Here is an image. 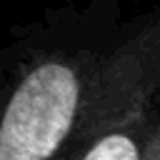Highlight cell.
I'll use <instances>...</instances> for the list:
<instances>
[{
  "mask_svg": "<svg viewBox=\"0 0 160 160\" xmlns=\"http://www.w3.org/2000/svg\"><path fill=\"white\" fill-rule=\"evenodd\" d=\"M122 25L115 0H92L10 30L15 72L0 112V160H65Z\"/></svg>",
  "mask_w": 160,
  "mask_h": 160,
  "instance_id": "cell-1",
  "label": "cell"
},
{
  "mask_svg": "<svg viewBox=\"0 0 160 160\" xmlns=\"http://www.w3.org/2000/svg\"><path fill=\"white\" fill-rule=\"evenodd\" d=\"M12 72H15V45L10 40V42L0 45V112H2L10 82H12Z\"/></svg>",
  "mask_w": 160,
  "mask_h": 160,
  "instance_id": "cell-2",
  "label": "cell"
},
{
  "mask_svg": "<svg viewBox=\"0 0 160 160\" xmlns=\"http://www.w3.org/2000/svg\"><path fill=\"white\" fill-rule=\"evenodd\" d=\"M140 160H160V100L152 110L150 125H148V135L142 142V155Z\"/></svg>",
  "mask_w": 160,
  "mask_h": 160,
  "instance_id": "cell-3",
  "label": "cell"
}]
</instances>
